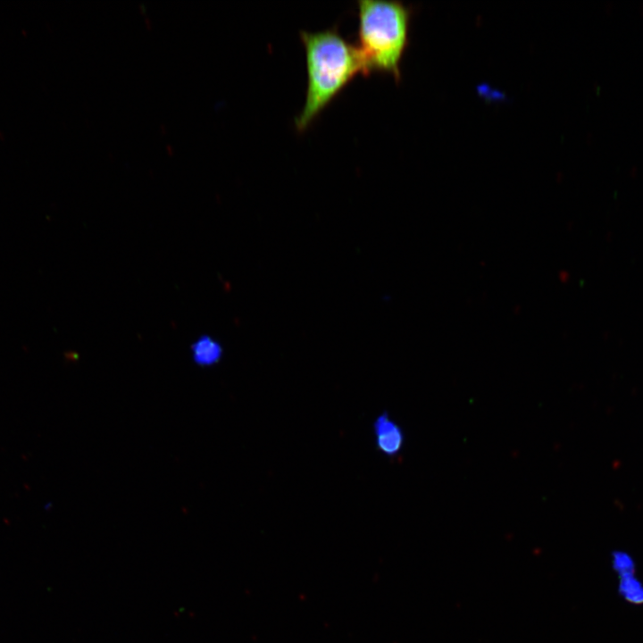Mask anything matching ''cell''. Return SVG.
<instances>
[{"instance_id":"6da1fadb","label":"cell","mask_w":643,"mask_h":643,"mask_svg":"<svg viewBox=\"0 0 643 643\" xmlns=\"http://www.w3.org/2000/svg\"><path fill=\"white\" fill-rule=\"evenodd\" d=\"M300 38L305 52L307 87L295 124L298 131H303L356 74L364 75V69L356 46L336 28L316 32L302 30Z\"/></svg>"},{"instance_id":"7a4b0ae2","label":"cell","mask_w":643,"mask_h":643,"mask_svg":"<svg viewBox=\"0 0 643 643\" xmlns=\"http://www.w3.org/2000/svg\"><path fill=\"white\" fill-rule=\"evenodd\" d=\"M356 48L364 75L382 71L401 79L400 64L409 43L411 9L396 1L360 0Z\"/></svg>"},{"instance_id":"3957f363","label":"cell","mask_w":643,"mask_h":643,"mask_svg":"<svg viewBox=\"0 0 643 643\" xmlns=\"http://www.w3.org/2000/svg\"><path fill=\"white\" fill-rule=\"evenodd\" d=\"M375 444L378 450L387 456H396L403 449L405 433L400 425L388 413L378 415L373 422Z\"/></svg>"},{"instance_id":"277c9868","label":"cell","mask_w":643,"mask_h":643,"mask_svg":"<svg viewBox=\"0 0 643 643\" xmlns=\"http://www.w3.org/2000/svg\"><path fill=\"white\" fill-rule=\"evenodd\" d=\"M192 357L196 363L209 366L217 363L222 356V347L210 336H202L192 344Z\"/></svg>"}]
</instances>
